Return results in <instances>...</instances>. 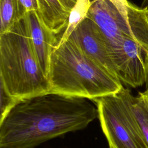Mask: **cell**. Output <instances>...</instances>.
Returning a JSON list of instances; mask_svg holds the SVG:
<instances>
[{
    "instance_id": "obj_11",
    "label": "cell",
    "mask_w": 148,
    "mask_h": 148,
    "mask_svg": "<svg viewBox=\"0 0 148 148\" xmlns=\"http://www.w3.org/2000/svg\"><path fill=\"white\" fill-rule=\"evenodd\" d=\"M0 34L8 32L20 19L17 0H0Z\"/></svg>"
},
{
    "instance_id": "obj_5",
    "label": "cell",
    "mask_w": 148,
    "mask_h": 148,
    "mask_svg": "<svg viewBox=\"0 0 148 148\" xmlns=\"http://www.w3.org/2000/svg\"><path fill=\"white\" fill-rule=\"evenodd\" d=\"M86 17L93 21L103 34L110 57L121 47L125 36L133 37L128 23L109 0H91Z\"/></svg>"
},
{
    "instance_id": "obj_1",
    "label": "cell",
    "mask_w": 148,
    "mask_h": 148,
    "mask_svg": "<svg viewBox=\"0 0 148 148\" xmlns=\"http://www.w3.org/2000/svg\"><path fill=\"white\" fill-rule=\"evenodd\" d=\"M98 117L87 98L51 92L23 98L0 120V148H34L83 130Z\"/></svg>"
},
{
    "instance_id": "obj_7",
    "label": "cell",
    "mask_w": 148,
    "mask_h": 148,
    "mask_svg": "<svg viewBox=\"0 0 148 148\" xmlns=\"http://www.w3.org/2000/svg\"><path fill=\"white\" fill-rule=\"evenodd\" d=\"M24 20L36 58L47 76L51 52L59 38L46 28L37 11L28 13Z\"/></svg>"
},
{
    "instance_id": "obj_2",
    "label": "cell",
    "mask_w": 148,
    "mask_h": 148,
    "mask_svg": "<svg viewBox=\"0 0 148 148\" xmlns=\"http://www.w3.org/2000/svg\"><path fill=\"white\" fill-rule=\"evenodd\" d=\"M47 77L50 92L90 100L114 95L120 80L87 56L70 36L52 50Z\"/></svg>"
},
{
    "instance_id": "obj_6",
    "label": "cell",
    "mask_w": 148,
    "mask_h": 148,
    "mask_svg": "<svg viewBox=\"0 0 148 148\" xmlns=\"http://www.w3.org/2000/svg\"><path fill=\"white\" fill-rule=\"evenodd\" d=\"M71 36L87 56L118 77L109 54L107 40L100 28L93 21L86 17Z\"/></svg>"
},
{
    "instance_id": "obj_18",
    "label": "cell",
    "mask_w": 148,
    "mask_h": 148,
    "mask_svg": "<svg viewBox=\"0 0 148 148\" xmlns=\"http://www.w3.org/2000/svg\"><path fill=\"white\" fill-rule=\"evenodd\" d=\"M146 91H147L148 92V79H147V90H146Z\"/></svg>"
},
{
    "instance_id": "obj_12",
    "label": "cell",
    "mask_w": 148,
    "mask_h": 148,
    "mask_svg": "<svg viewBox=\"0 0 148 148\" xmlns=\"http://www.w3.org/2000/svg\"><path fill=\"white\" fill-rule=\"evenodd\" d=\"M19 100L20 99L12 95L3 84L0 83V120L3 119Z\"/></svg>"
},
{
    "instance_id": "obj_15",
    "label": "cell",
    "mask_w": 148,
    "mask_h": 148,
    "mask_svg": "<svg viewBox=\"0 0 148 148\" xmlns=\"http://www.w3.org/2000/svg\"><path fill=\"white\" fill-rule=\"evenodd\" d=\"M77 0H60L66 9L70 13Z\"/></svg>"
},
{
    "instance_id": "obj_3",
    "label": "cell",
    "mask_w": 148,
    "mask_h": 148,
    "mask_svg": "<svg viewBox=\"0 0 148 148\" xmlns=\"http://www.w3.org/2000/svg\"><path fill=\"white\" fill-rule=\"evenodd\" d=\"M0 83L21 99L50 92L32 48L24 18L0 34Z\"/></svg>"
},
{
    "instance_id": "obj_9",
    "label": "cell",
    "mask_w": 148,
    "mask_h": 148,
    "mask_svg": "<svg viewBox=\"0 0 148 148\" xmlns=\"http://www.w3.org/2000/svg\"><path fill=\"white\" fill-rule=\"evenodd\" d=\"M117 95L128 109L145 143L148 148V99L145 92H139L136 97L129 89L123 87Z\"/></svg>"
},
{
    "instance_id": "obj_16",
    "label": "cell",
    "mask_w": 148,
    "mask_h": 148,
    "mask_svg": "<svg viewBox=\"0 0 148 148\" xmlns=\"http://www.w3.org/2000/svg\"><path fill=\"white\" fill-rule=\"evenodd\" d=\"M141 7L148 9V0H143Z\"/></svg>"
},
{
    "instance_id": "obj_10",
    "label": "cell",
    "mask_w": 148,
    "mask_h": 148,
    "mask_svg": "<svg viewBox=\"0 0 148 148\" xmlns=\"http://www.w3.org/2000/svg\"><path fill=\"white\" fill-rule=\"evenodd\" d=\"M91 6V0H77L69 16L68 25L62 33L57 45L66 42L77 25L86 17Z\"/></svg>"
},
{
    "instance_id": "obj_8",
    "label": "cell",
    "mask_w": 148,
    "mask_h": 148,
    "mask_svg": "<svg viewBox=\"0 0 148 148\" xmlns=\"http://www.w3.org/2000/svg\"><path fill=\"white\" fill-rule=\"evenodd\" d=\"M38 13L46 28L57 36L64 32L68 22L69 12L60 0H36Z\"/></svg>"
},
{
    "instance_id": "obj_4",
    "label": "cell",
    "mask_w": 148,
    "mask_h": 148,
    "mask_svg": "<svg viewBox=\"0 0 148 148\" xmlns=\"http://www.w3.org/2000/svg\"><path fill=\"white\" fill-rule=\"evenodd\" d=\"M95 104L109 148H147L134 122L121 105L116 94L92 100Z\"/></svg>"
},
{
    "instance_id": "obj_19",
    "label": "cell",
    "mask_w": 148,
    "mask_h": 148,
    "mask_svg": "<svg viewBox=\"0 0 148 148\" xmlns=\"http://www.w3.org/2000/svg\"><path fill=\"white\" fill-rule=\"evenodd\" d=\"M144 92H145V93L146 94V95H147V99H148V92H147V91H144Z\"/></svg>"
},
{
    "instance_id": "obj_13",
    "label": "cell",
    "mask_w": 148,
    "mask_h": 148,
    "mask_svg": "<svg viewBox=\"0 0 148 148\" xmlns=\"http://www.w3.org/2000/svg\"><path fill=\"white\" fill-rule=\"evenodd\" d=\"M18 6V13L21 20L29 12L38 10L36 0H17Z\"/></svg>"
},
{
    "instance_id": "obj_14",
    "label": "cell",
    "mask_w": 148,
    "mask_h": 148,
    "mask_svg": "<svg viewBox=\"0 0 148 148\" xmlns=\"http://www.w3.org/2000/svg\"><path fill=\"white\" fill-rule=\"evenodd\" d=\"M117 9L119 13L124 19L128 23V5L127 0H109Z\"/></svg>"
},
{
    "instance_id": "obj_17",
    "label": "cell",
    "mask_w": 148,
    "mask_h": 148,
    "mask_svg": "<svg viewBox=\"0 0 148 148\" xmlns=\"http://www.w3.org/2000/svg\"><path fill=\"white\" fill-rule=\"evenodd\" d=\"M145 9L146 10V20H147V24H148V9H146V8H145Z\"/></svg>"
}]
</instances>
